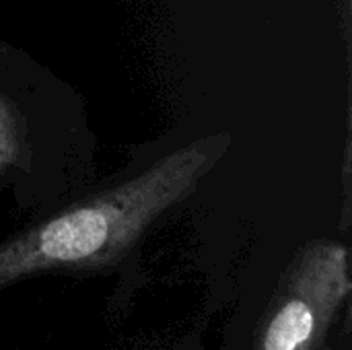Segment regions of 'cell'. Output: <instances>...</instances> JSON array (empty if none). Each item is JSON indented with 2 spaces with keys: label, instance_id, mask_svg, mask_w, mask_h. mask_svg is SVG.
Listing matches in <instances>:
<instances>
[{
  "label": "cell",
  "instance_id": "1",
  "mask_svg": "<svg viewBox=\"0 0 352 350\" xmlns=\"http://www.w3.org/2000/svg\"><path fill=\"white\" fill-rule=\"evenodd\" d=\"M227 146L229 136L198 138L0 241V291L37 274L93 270L118 262L159 219L188 200Z\"/></svg>",
  "mask_w": 352,
  "mask_h": 350
},
{
  "label": "cell",
  "instance_id": "2",
  "mask_svg": "<svg viewBox=\"0 0 352 350\" xmlns=\"http://www.w3.org/2000/svg\"><path fill=\"white\" fill-rule=\"evenodd\" d=\"M351 291L346 245L330 239L305 245L262 320L256 350H320Z\"/></svg>",
  "mask_w": 352,
  "mask_h": 350
},
{
  "label": "cell",
  "instance_id": "3",
  "mask_svg": "<svg viewBox=\"0 0 352 350\" xmlns=\"http://www.w3.org/2000/svg\"><path fill=\"white\" fill-rule=\"evenodd\" d=\"M21 151V120L14 107L0 95V169L16 159Z\"/></svg>",
  "mask_w": 352,
  "mask_h": 350
}]
</instances>
